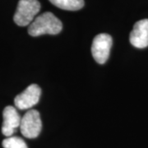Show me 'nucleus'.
Here are the masks:
<instances>
[{"label":"nucleus","instance_id":"1","mask_svg":"<svg viewBox=\"0 0 148 148\" xmlns=\"http://www.w3.org/2000/svg\"><path fill=\"white\" fill-rule=\"evenodd\" d=\"M63 29V24L50 12H45L36 16L28 27V34L32 36L42 35H57Z\"/></svg>","mask_w":148,"mask_h":148},{"label":"nucleus","instance_id":"2","mask_svg":"<svg viewBox=\"0 0 148 148\" xmlns=\"http://www.w3.org/2000/svg\"><path fill=\"white\" fill-rule=\"evenodd\" d=\"M40 10L38 0H19L13 20L17 26H29Z\"/></svg>","mask_w":148,"mask_h":148},{"label":"nucleus","instance_id":"3","mask_svg":"<svg viewBox=\"0 0 148 148\" xmlns=\"http://www.w3.org/2000/svg\"><path fill=\"white\" fill-rule=\"evenodd\" d=\"M21 134L27 138H36L42 129V122L40 113L36 110H30L21 118L20 123Z\"/></svg>","mask_w":148,"mask_h":148},{"label":"nucleus","instance_id":"4","mask_svg":"<svg viewBox=\"0 0 148 148\" xmlns=\"http://www.w3.org/2000/svg\"><path fill=\"white\" fill-rule=\"evenodd\" d=\"M112 44L113 40L109 34H99L94 38L91 45V53L98 64H104L106 63L110 57Z\"/></svg>","mask_w":148,"mask_h":148},{"label":"nucleus","instance_id":"5","mask_svg":"<svg viewBox=\"0 0 148 148\" xmlns=\"http://www.w3.org/2000/svg\"><path fill=\"white\" fill-rule=\"evenodd\" d=\"M41 89L36 84L30 85L21 94L17 95L14 99L15 106L21 110H28L36 106L40 101Z\"/></svg>","mask_w":148,"mask_h":148},{"label":"nucleus","instance_id":"6","mask_svg":"<svg viewBox=\"0 0 148 148\" xmlns=\"http://www.w3.org/2000/svg\"><path fill=\"white\" fill-rule=\"evenodd\" d=\"M3 123L2 127V132L6 137H12L16 128L20 127L21 116L19 115L16 108L13 106H7L3 112Z\"/></svg>","mask_w":148,"mask_h":148},{"label":"nucleus","instance_id":"7","mask_svg":"<svg viewBox=\"0 0 148 148\" xmlns=\"http://www.w3.org/2000/svg\"><path fill=\"white\" fill-rule=\"evenodd\" d=\"M129 40L134 47L143 49L148 46V19L136 22L130 33Z\"/></svg>","mask_w":148,"mask_h":148},{"label":"nucleus","instance_id":"8","mask_svg":"<svg viewBox=\"0 0 148 148\" xmlns=\"http://www.w3.org/2000/svg\"><path fill=\"white\" fill-rule=\"evenodd\" d=\"M58 8L68 11H77L83 8V0H49Z\"/></svg>","mask_w":148,"mask_h":148},{"label":"nucleus","instance_id":"9","mask_svg":"<svg viewBox=\"0 0 148 148\" xmlns=\"http://www.w3.org/2000/svg\"><path fill=\"white\" fill-rule=\"evenodd\" d=\"M4 148H28L27 143L19 137H8L2 143Z\"/></svg>","mask_w":148,"mask_h":148}]
</instances>
